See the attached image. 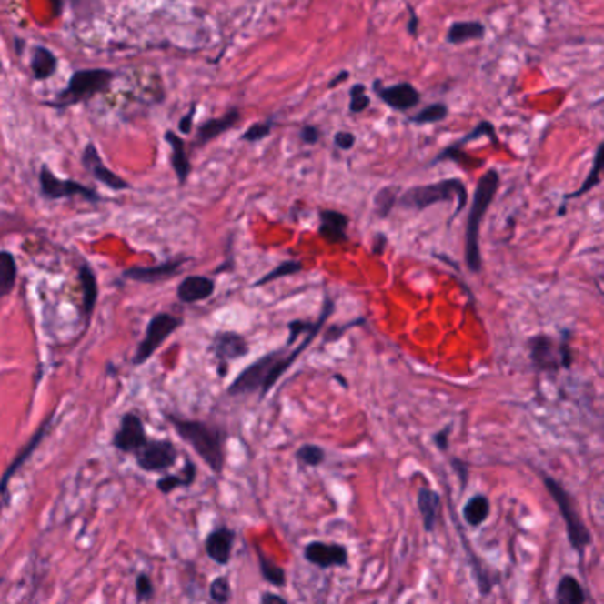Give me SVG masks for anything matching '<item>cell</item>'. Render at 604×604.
<instances>
[{"label":"cell","mask_w":604,"mask_h":604,"mask_svg":"<svg viewBox=\"0 0 604 604\" xmlns=\"http://www.w3.org/2000/svg\"><path fill=\"white\" fill-rule=\"evenodd\" d=\"M261 603L268 604V603H277V604H286L287 601L282 598V596H278V594H271V592H268V594H265V596H261Z\"/></svg>","instance_id":"obj_49"},{"label":"cell","mask_w":604,"mask_h":604,"mask_svg":"<svg viewBox=\"0 0 604 604\" xmlns=\"http://www.w3.org/2000/svg\"><path fill=\"white\" fill-rule=\"evenodd\" d=\"M194 116H196V108H192L183 119H181V123H179V130L183 132V134H188L190 130H192V123H194Z\"/></svg>","instance_id":"obj_47"},{"label":"cell","mask_w":604,"mask_h":604,"mask_svg":"<svg viewBox=\"0 0 604 604\" xmlns=\"http://www.w3.org/2000/svg\"><path fill=\"white\" fill-rule=\"evenodd\" d=\"M114 75L106 69H84V71H76L69 82L67 87L59 95V98L55 101V106H69L80 101L89 100L95 95H98L101 91H105L108 87V84L112 82Z\"/></svg>","instance_id":"obj_5"},{"label":"cell","mask_w":604,"mask_h":604,"mask_svg":"<svg viewBox=\"0 0 604 604\" xmlns=\"http://www.w3.org/2000/svg\"><path fill=\"white\" fill-rule=\"evenodd\" d=\"M312 325H314V323H307V321H302V319L291 321V323L287 325V328H289V338H287V346H291V344H293V342L298 338V336H302L303 332L310 330V328H312Z\"/></svg>","instance_id":"obj_42"},{"label":"cell","mask_w":604,"mask_h":604,"mask_svg":"<svg viewBox=\"0 0 604 604\" xmlns=\"http://www.w3.org/2000/svg\"><path fill=\"white\" fill-rule=\"evenodd\" d=\"M80 284H82V293H84V314L89 319L95 305H96V298H98V286H96V277L93 273V269L89 268L87 265H84L80 268Z\"/></svg>","instance_id":"obj_29"},{"label":"cell","mask_w":604,"mask_h":604,"mask_svg":"<svg viewBox=\"0 0 604 604\" xmlns=\"http://www.w3.org/2000/svg\"><path fill=\"white\" fill-rule=\"evenodd\" d=\"M452 199H456L458 202L454 216H452V220H454L468 204L467 185L456 177L441 179V181L429 183V185L411 186L406 192H401V196L398 199V206L403 209H411V211H424L435 204L450 202Z\"/></svg>","instance_id":"obj_2"},{"label":"cell","mask_w":604,"mask_h":604,"mask_svg":"<svg viewBox=\"0 0 604 604\" xmlns=\"http://www.w3.org/2000/svg\"><path fill=\"white\" fill-rule=\"evenodd\" d=\"M401 196V188L396 186V185H390V186H385L381 188L376 197H374V206H376V215L379 218H387L392 209L398 206V199Z\"/></svg>","instance_id":"obj_31"},{"label":"cell","mask_w":604,"mask_h":604,"mask_svg":"<svg viewBox=\"0 0 604 604\" xmlns=\"http://www.w3.org/2000/svg\"><path fill=\"white\" fill-rule=\"evenodd\" d=\"M236 534L227 528L220 527L209 534L206 539V553L207 557L216 562L218 566H227L233 555V544H235Z\"/></svg>","instance_id":"obj_15"},{"label":"cell","mask_w":604,"mask_h":604,"mask_svg":"<svg viewBox=\"0 0 604 604\" xmlns=\"http://www.w3.org/2000/svg\"><path fill=\"white\" fill-rule=\"evenodd\" d=\"M325 450L323 447L319 445H312V443H307V445H302L298 450H297V459L303 463L305 467H310V468H317L325 463Z\"/></svg>","instance_id":"obj_35"},{"label":"cell","mask_w":604,"mask_h":604,"mask_svg":"<svg viewBox=\"0 0 604 604\" xmlns=\"http://www.w3.org/2000/svg\"><path fill=\"white\" fill-rule=\"evenodd\" d=\"M542 482H544L548 493L551 495L553 502L557 504L560 514H562V519L566 523V532H568V539H569L572 549L578 551L579 557H583L585 549L592 544V534L587 528V525L583 523L574 498L566 491V488L559 480H555L553 477L542 475Z\"/></svg>","instance_id":"obj_4"},{"label":"cell","mask_w":604,"mask_h":604,"mask_svg":"<svg viewBox=\"0 0 604 604\" xmlns=\"http://www.w3.org/2000/svg\"><path fill=\"white\" fill-rule=\"evenodd\" d=\"M491 512V504L486 495H475L465 504L463 518L470 527H480Z\"/></svg>","instance_id":"obj_28"},{"label":"cell","mask_w":604,"mask_h":604,"mask_svg":"<svg viewBox=\"0 0 604 604\" xmlns=\"http://www.w3.org/2000/svg\"><path fill=\"white\" fill-rule=\"evenodd\" d=\"M528 355L532 366L542 372H555V370L569 369L572 364V351L568 344V337L564 342L555 344L549 336L532 337L528 340Z\"/></svg>","instance_id":"obj_6"},{"label":"cell","mask_w":604,"mask_h":604,"mask_svg":"<svg viewBox=\"0 0 604 604\" xmlns=\"http://www.w3.org/2000/svg\"><path fill=\"white\" fill-rule=\"evenodd\" d=\"M168 422L174 426L177 435L183 441H186L199 456L202 461L215 471L222 473L224 470V435L216 428H211L204 422L197 420H185L168 415Z\"/></svg>","instance_id":"obj_3"},{"label":"cell","mask_w":604,"mask_h":604,"mask_svg":"<svg viewBox=\"0 0 604 604\" xmlns=\"http://www.w3.org/2000/svg\"><path fill=\"white\" fill-rule=\"evenodd\" d=\"M239 117H241V116H239V110H237V108H231L226 116L206 121L204 125H201V128H199L197 142H199V144H207V142H211L213 138H216V136H220V135L229 132V130L235 126L236 123L239 121Z\"/></svg>","instance_id":"obj_20"},{"label":"cell","mask_w":604,"mask_h":604,"mask_svg":"<svg viewBox=\"0 0 604 604\" xmlns=\"http://www.w3.org/2000/svg\"><path fill=\"white\" fill-rule=\"evenodd\" d=\"M48 428H50V418L46 420V424H43L37 431H35V435H34L33 439L22 448V452L18 454V458L11 463V467L5 470V473L2 475V480H0V493H5V489H7V484H9V480H11V477H13V473L16 470H20V467L33 456L34 450H35V447L41 443V439L43 438L46 437V433H48Z\"/></svg>","instance_id":"obj_23"},{"label":"cell","mask_w":604,"mask_h":604,"mask_svg":"<svg viewBox=\"0 0 604 604\" xmlns=\"http://www.w3.org/2000/svg\"><path fill=\"white\" fill-rule=\"evenodd\" d=\"M555 598L560 604H583L587 601L581 583L572 574L562 576V579L557 585Z\"/></svg>","instance_id":"obj_26"},{"label":"cell","mask_w":604,"mask_h":604,"mask_svg":"<svg viewBox=\"0 0 604 604\" xmlns=\"http://www.w3.org/2000/svg\"><path fill=\"white\" fill-rule=\"evenodd\" d=\"M452 467H454V470L458 471V475H459L461 486H463V488H467V484H468V465H467L465 461L452 459Z\"/></svg>","instance_id":"obj_45"},{"label":"cell","mask_w":604,"mask_h":604,"mask_svg":"<svg viewBox=\"0 0 604 604\" xmlns=\"http://www.w3.org/2000/svg\"><path fill=\"white\" fill-rule=\"evenodd\" d=\"M153 594H155V590H153V583H151L149 576L147 574H140L136 578V596H138V601H147V599L153 598Z\"/></svg>","instance_id":"obj_41"},{"label":"cell","mask_w":604,"mask_h":604,"mask_svg":"<svg viewBox=\"0 0 604 604\" xmlns=\"http://www.w3.org/2000/svg\"><path fill=\"white\" fill-rule=\"evenodd\" d=\"M603 153H604V144L601 142L599 146H598V149H596V156H594V164H592V170L589 172V176L585 177V181L581 183V186L576 190V192H572V194H568L566 197H564V206H560V209H559V215H564L566 213V204L568 202L572 201V199H578V197H581V196H585L587 192H590L594 186H598L599 183H601V167H603Z\"/></svg>","instance_id":"obj_22"},{"label":"cell","mask_w":604,"mask_h":604,"mask_svg":"<svg viewBox=\"0 0 604 604\" xmlns=\"http://www.w3.org/2000/svg\"><path fill=\"white\" fill-rule=\"evenodd\" d=\"M146 441H147V438H146V429H144L142 420L134 413H126L121 420L119 429L116 431L114 447L121 452H135Z\"/></svg>","instance_id":"obj_14"},{"label":"cell","mask_w":604,"mask_h":604,"mask_svg":"<svg viewBox=\"0 0 604 604\" xmlns=\"http://www.w3.org/2000/svg\"><path fill=\"white\" fill-rule=\"evenodd\" d=\"M448 117V106L445 103H433L422 108L418 114L409 117V123L413 125H435L441 123Z\"/></svg>","instance_id":"obj_33"},{"label":"cell","mask_w":604,"mask_h":604,"mask_svg":"<svg viewBox=\"0 0 604 604\" xmlns=\"http://www.w3.org/2000/svg\"><path fill=\"white\" fill-rule=\"evenodd\" d=\"M448 437H450V428H445V429H441L439 433L435 435V443H437L438 448L441 452H445L448 448Z\"/></svg>","instance_id":"obj_46"},{"label":"cell","mask_w":604,"mask_h":604,"mask_svg":"<svg viewBox=\"0 0 604 604\" xmlns=\"http://www.w3.org/2000/svg\"><path fill=\"white\" fill-rule=\"evenodd\" d=\"M257 557H259V569L263 578L268 581L269 585L273 587H284L286 585V571L277 566L275 562H271L268 557L263 553L261 548H257Z\"/></svg>","instance_id":"obj_34"},{"label":"cell","mask_w":604,"mask_h":604,"mask_svg":"<svg viewBox=\"0 0 604 604\" xmlns=\"http://www.w3.org/2000/svg\"><path fill=\"white\" fill-rule=\"evenodd\" d=\"M303 269V265L300 261H284L282 265H278L277 268L271 269L269 273H267L265 277H261L254 287H259V286H267L269 282H275L282 277H287V275H295V273H300Z\"/></svg>","instance_id":"obj_36"},{"label":"cell","mask_w":604,"mask_h":604,"mask_svg":"<svg viewBox=\"0 0 604 604\" xmlns=\"http://www.w3.org/2000/svg\"><path fill=\"white\" fill-rule=\"evenodd\" d=\"M367 87L364 84H355L349 89V110L351 114H362L370 106V98L367 96Z\"/></svg>","instance_id":"obj_37"},{"label":"cell","mask_w":604,"mask_h":604,"mask_svg":"<svg viewBox=\"0 0 604 604\" xmlns=\"http://www.w3.org/2000/svg\"><path fill=\"white\" fill-rule=\"evenodd\" d=\"M209 596L216 603H227L231 599V583L226 576L216 578L209 587Z\"/></svg>","instance_id":"obj_40"},{"label":"cell","mask_w":604,"mask_h":604,"mask_svg":"<svg viewBox=\"0 0 604 604\" xmlns=\"http://www.w3.org/2000/svg\"><path fill=\"white\" fill-rule=\"evenodd\" d=\"M142 470L164 471L177 459V450L170 441H146L134 452Z\"/></svg>","instance_id":"obj_9"},{"label":"cell","mask_w":604,"mask_h":604,"mask_svg":"<svg viewBox=\"0 0 604 604\" xmlns=\"http://www.w3.org/2000/svg\"><path fill=\"white\" fill-rule=\"evenodd\" d=\"M347 78H349V71H346V69H344V71H340V73L337 75L336 78H334V80L328 84V87H330V89H334V87H337V86H340L342 82H346Z\"/></svg>","instance_id":"obj_50"},{"label":"cell","mask_w":604,"mask_h":604,"mask_svg":"<svg viewBox=\"0 0 604 604\" xmlns=\"http://www.w3.org/2000/svg\"><path fill=\"white\" fill-rule=\"evenodd\" d=\"M181 265H183V259H177V261H168L166 265L151 267V268L126 269L123 275L136 282H158V280H166L168 277H172L177 269L181 268Z\"/></svg>","instance_id":"obj_21"},{"label":"cell","mask_w":604,"mask_h":604,"mask_svg":"<svg viewBox=\"0 0 604 604\" xmlns=\"http://www.w3.org/2000/svg\"><path fill=\"white\" fill-rule=\"evenodd\" d=\"M215 293V282L202 275H190L177 286V298L183 303L207 300Z\"/></svg>","instance_id":"obj_18"},{"label":"cell","mask_w":604,"mask_h":604,"mask_svg":"<svg viewBox=\"0 0 604 604\" xmlns=\"http://www.w3.org/2000/svg\"><path fill=\"white\" fill-rule=\"evenodd\" d=\"M498 188H500V174L495 168H489L488 172H484L475 188V196H473L470 213H468V222H467V239H465V259H467V267L471 273L482 271L480 226H482V220H484L489 206L497 197Z\"/></svg>","instance_id":"obj_1"},{"label":"cell","mask_w":604,"mask_h":604,"mask_svg":"<svg viewBox=\"0 0 604 604\" xmlns=\"http://www.w3.org/2000/svg\"><path fill=\"white\" fill-rule=\"evenodd\" d=\"M16 261L13 254L0 252V298L7 297L16 284Z\"/></svg>","instance_id":"obj_30"},{"label":"cell","mask_w":604,"mask_h":604,"mask_svg":"<svg viewBox=\"0 0 604 604\" xmlns=\"http://www.w3.org/2000/svg\"><path fill=\"white\" fill-rule=\"evenodd\" d=\"M480 136H488V138L493 140V144H498V138H497V132H495L493 123H489V121H482V123H478V125L471 130L470 134L465 135L463 138H459V140L456 142V146L463 149L468 142L475 140V138H480Z\"/></svg>","instance_id":"obj_38"},{"label":"cell","mask_w":604,"mask_h":604,"mask_svg":"<svg viewBox=\"0 0 604 604\" xmlns=\"http://www.w3.org/2000/svg\"><path fill=\"white\" fill-rule=\"evenodd\" d=\"M31 67H33L34 76L37 80H45V78H50L55 73L57 59L48 48L34 46Z\"/></svg>","instance_id":"obj_27"},{"label":"cell","mask_w":604,"mask_h":604,"mask_svg":"<svg viewBox=\"0 0 604 604\" xmlns=\"http://www.w3.org/2000/svg\"><path fill=\"white\" fill-rule=\"evenodd\" d=\"M84 166L91 170V174L112 190H126L130 185L121 179L119 176H116L112 170L105 167V164L101 162L100 155L96 151L95 146H87L84 151Z\"/></svg>","instance_id":"obj_17"},{"label":"cell","mask_w":604,"mask_h":604,"mask_svg":"<svg viewBox=\"0 0 604 604\" xmlns=\"http://www.w3.org/2000/svg\"><path fill=\"white\" fill-rule=\"evenodd\" d=\"M211 351L220 366V374L224 376L231 362L243 358L248 353V342L245 337L236 332H222L213 338Z\"/></svg>","instance_id":"obj_13"},{"label":"cell","mask_w":604,"mask_h":604,"mask_svg":"<svg viewBox=\"0 0 604 604\" xmlns=\"http://www.w3.org/2000/svg\"><path fill=\"white\" fill-rule=\"evenodd\" d=\"M321 136H323V132L317 126H314V125L303 126L302 132H300V138H302L303 144H307V146L317 144L321 140Z\"/></svg>","instance_id":"obj_43"},{"label":"cell","mask_w":604,"mask_h":604,"mask_svg":"<svg viewBox=\"0 0 604 604\" xmlns=\"http://www.w3.org/2000/svg\"><path fill=\"white\" fill-rule=\"evenodd\" d=\"M39 183H41V194L46 199H65V197H76L82 196L89 201H100L98 194L76 181H66V179H59L55 177L50 168H41L39 174Z\"/></svg>","instance_id":"obj_10"},{"label":"cell","mask_w":604,"mask_h":604,"mask_svg":"<svg viewBox=\"0 0 604 604\" xmlns=\"http://www.w3.org/2000/svg\"><path fill=\"white\" fill-rule=\"evenodd\" d=\"M303 557L307 562H310L319 569L346 568L349 560V553L342 544L321 542V540L308 542L303 549Z\"/></svg>","instance_id":"obj_11"},{"label":"cell","mask_w":604,"mask_h":604,"mask_svg":"<svg viewBox=\"0 0 604 604\" xmlns=\"http://www.w3.org/2000/svg\"><path fill=\"white\" fill-rule=\"evenodd\" d=\"M319 236L330 243H346L347 241V226L349 218L336 209H321L319 211Z\"/></svg>","instance_id":"obj_16"},{"label":"cell","mask_w":604,"mask_h":604,"mask_svg":"<svg viewBox=\"0 0 604 604\" xmlns=\"http://www.w3.org/2000/svg\"><path fill=\"white\" fill-rule=\"evenodd\" d=\"M277 355H278V349L265 355L263 358L256 360L250 367L243 370L231 383V387L227 388V394L229 396H243V394H252V392H257V390L263 394V388L267 385L269 370L273 367V362H275Z\"/></svg>","instance_id":"obj_8"},{"label":"cell","mask_w":604,"mask_h":604,"mask_svg":"<svg viewBox=\"0 0 604 604\" xmlns=\"http://www.w3.org/2000/svg\"><path fill=\"white\" fill-rule=\"evenodd\" d=\"M372 89L387 106H390L392 110H398V112H408V110L418 106L422 100V95L418 93V89L415 86H411L409 82H401V84H396L390 87H383V84L379 80H374Z\"/></svg>","instance_id":"obj_12"},{"label":"cell","mask_w":604,"mask_h":604,"mask_svg":"<svg viewBox=\"0 0 604 604\" xmlns=\"http://www.w3.org/2000/svg\"><path fill=\"white\" fill-rule=\"evenodd\" d=\"M166 138H167L168 144L172 147V167L176 170V176H177L179 183L185 185L190 172H192L190 160H188L186 151H185V142L177 135L170 134V132L166 135Z\"/></svg>","instance_id":"obj_25"},{"label":"cell","mask_w":604,"mask_h":604,"mask_svg":"<svg viewBox=\"0 0 604 604\" xmlns=\"http://www.w3.org/2000/svg\"><path fill=\"white\" fill-rule=\"evenodd\" d=\"M194 480H196V465L192 461H186V467L181 470V473L168 475L166 478H162L158 482V489L167 495V493L177 489V488L190 486Z\"/></svg>","instance_id":"obj_32"},{"label":"cell","mask_w":604,"mask_h":604,"mask_svg":"<svg viewBox=\"0 0 604 604\" xmlns=\"http://www.w3.org/2000/svg\"><path fill=\"white\" fill-rule=\"evenodd\" d=\"M181 319L170 314H156L146 330V337L144 340L138 344L136 353L134 357L135 366H142L146 364L155 351L167 340L168 337L172 336L179 327H181Z\"/></svg>","instance_id":"obj_7"},{"label":"cell","mask_w":604,"mask_h":604,"mask_svg":"<svg viewBox=\"0 0 604 604\" xmlns=\"http://www.w3.org/2000/svg\"><path fill=\"white\" fill-rule=\"evenodd\" d=\"M486 35V25L482 22H456L448 27L447 41L450 45H463L468 41H480Z\"/></svg>","instance_id":"obj_24"},{"label":"cell","mask_w":604,"mask_h":604,"mask_svg":"<svg viewBox=\"0 0 604 604\" xmlns=\"http://www.w3.org/2000/svg\"><path fill=\"white\" fill-rule=\"evenodd\" d=\"M417 504L422 516V525L426 532H433L437 528L439 512H441V497L429 488H420L417 495Z\"/></svg>","instance_id":"obj_19"},{"label":"cell","mask_w":604,"mask_h":604,"mask_svg":"<svg viewBox=\"0 0 604 604\" xmlns=\"http://www.w3.org/2000/svg\"><path fill=\"white\" fill-rule=\"evenodd\" d=\"M411 13V16H409V20H408V25H406V31L408 33L411 34L413 37L418 34V25H420V18L413 13V9L409 11Z\"/></svg>","instance_id":"obj_48"},{"label":"cell","mask_w":604,"mask_h":604,"mask_svg":"<svg viewBox=\"0 0 604 604\" xmlns=\"http://www.w3.org/2000/svg\"><path fill=\"white\" fill-rule=\"evenodd\" d=\"M334 142H336V146L340 151H349V149L355 147L357 136L351 132H337Z\"/></svg>","instance_id":"obj_44"},{"label":"cell","mask_w":604,"mask_h":604,"mask_svg":"<svg viewBox=\"0 0 604 604\" xmlns=\"http://www.w3.org/2000/svg\"><path fill=\"white\" fill-rule=\"evenodd\" d=\"M273 125H275V117H269L267 121L256 123V125H252L245 134L241 135V140L250 142V144H256V142H259V140H265V138L269 136L271 132H273Z\"/></svg>","instance_id":"obj_39"}]
</instances>
